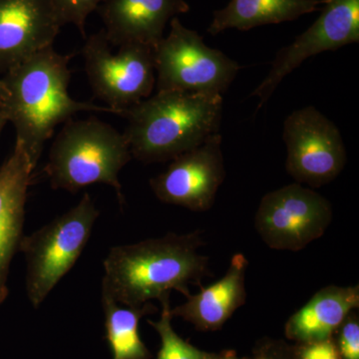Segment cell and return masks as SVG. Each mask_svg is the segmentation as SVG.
Wrapping results in <instances>:
<instances>
[{
    "mask_svg": "<svg viewBox=\"0 0 359 359\" xmlns=\"http://www.w3.org/2000/svg\"><path fill=\"white\" fill-rule=\"evenodd\" d=\"M202 231L169 233L137 244L113 247L104 259L102 297L128 308H141L164 299L171 290L188 297L191 285L211 276L209 257L200 248Z\"/></svg>",
    "mask_w": 359,
    "mask_h": 359,
    "instance_id": "obj_1",
    "label": "cell"
},
{
    "mask_svg": "<svg viewBox=\"0 0 359 359\" xmlns=\"http://www.w3.org/2000/svg\"><path fill=\"white\" fill-rule=\"evenodd\" d=\"M71 58L49 46L7 71L1 80L0 111L13 123L16 142L25 149L33 170L57 125L81 111L116 114L109 107L71 98Z\"/></svg>",
    "mask_w": 359,
    "mask_h": 359,
    "instance_id": "obj_2",
    "label": "cell"
},
{
    "mask_svg": "<svg viewBox=\"0 0 359 359\" xmlns=\"http://www.w3.org/2000/svg\"><path fill=\"white\" fill-rule=\"evenodd\" d=\"M223 96L157 91L122 111L132 157L144 164L172 161L218 134Z\"/></svg>",
    "mask_w": 359,
    "mask_h": 359,
    "instance_id": "obj_3",
    "label": "cell"
},
{
    "mask_svg": "<svg viewBox=\"0 0 359 359\" xmlns=\"http://www.w3.org/2000/svg\"><path fill=\"white\" fill-rule=\"evenodd\" d=\"M128 142L114 127L97 119L66 122L52 143L44 173L53 189L77 193L106 184L124 202L120 171L131 161Z\"/></svg>",
    "mask_w": 359,
    "mask_h": 359,
    "instance_id": "obj_4",
    "label": "cell"
},
{
    "mask_svg": "<svg viewBox=\"0 0 359 359\" xmlns=\"http://www.w3.org/2000/svg\"><path fill=\"white\" fill-rule=\"evenodd\" d=\"M99 210L89 194L75 207L21 240L26 262L25 285L33 308L39 309L81 256Z\"/></svg>",
    "mask_w": 359,
    "mask_h": 359,
    "instance_id": "obj_5",
    "label": "cell"
},
{
    "mask_svg": "<svg viewBox=\"0 0 359 359\" xmlns=\"http://www.w3.org/2000/svg\"><path fill=\"white\" fill-rule=\"evenodd\" d=\"M157 91H181L223 96L242 66L205 43L195 30L178 18L153 48Z\"/></svg>",
    "mask_w": 359,
    "mask_h": 359,
    "instance_id": "obj_6",
    "label": "cell"
},
{
    "mask_svg": "<svg viewBox=\"0 0 359 359\" xmlns=\"http://www.w3.org/2000/svg\"><path fill=\"white\" fill-rule=\"evenodd\" d=\"M85 40L81 53L92 91L116 115L151 96L156 85L152 47L123 44L112 53L103 29Z\"/></svg>",
    "mask_w": 359,
    "mask_h": 359,
    "instance_id": "obj_7",
    "label": "cell"
},
{
    "mask_svg": "<svg viewBox=\"0 0 359 359\" xmlns=\"http://www.w3.org/2000/svg\"><path fill=\"white\" fill-rule=\"evenodd\" d=\"M332 218V203L327 198L294 183L264 196L255 226L271 249L299 252L323 237Z\"/></svg>",
    "mask_w": 359,
    "mask_h": 359,
    "instance_id": "obj_8",
    "label": "cell"
},
{
    "mask_svg": "<svg viewBox=\"0 0 359 359\" xmlns=\"http://www.w3.org/2000/svg\"><path fill=\"white\" fill-rule=\"evenodd\" d=\"M283 139L287 151L285 169L301 185L320 188L346 167V149L339 128L313 106L287 116Z\"/></svg>",
    "mask_w": 359,
    "mask_h": 359,
    "instance_id": "obj_9",
    "label": "cell"
},
{
    "mask_svg": "<svg viewBox=\"0 0 359 359\" xmlns=\"http://www.w3.org/2000/svg\"><path fill=\"white\" fill-rule=\"evenodd\" d=\"M313 25L276 53L269 74L250 96L259 110L280 82L311 56L359 42V0H327Z\"/></svg>",
    "mask_w": 359,
    "mask_h": 359,
    "instance_id": "obj_10",
    "label": "cell"
},
{
    "mask_svg": "<svg viewBox=\"0 0 359 359\" xmlns=\"http://www.w3.org/2000/svg\"><path fill=\"white\" fill-rule=\"evenodd\" d=\"M222 135L215 134L199 147L171 161L164 172L150 180L158 200L194 212L211 209L226 178Z\"/></svg>",
    "mask_w": 359,
    "mask_h": 359,
    "instance_id": "obj_11",
    "label": "cell"
},
{
    "mask_svg": "<svg viewBox=\"0 0 359 359\" xmlns=\"http://www.w3.org/2000/svg\"><path fill=\"white\" fill-rule=\"evenodd\" d=\"M61 27L50 0H0V72L52 46Z\"/></svg>",
    "mask_w": 359,
    "mask_h": 359,
    "instance_id": "obj_12",
    "label": "cell"
},
{
    "mask_svg": "<svg viewBox=\"0 0 359 359\" xmlns=\"http://www.w3.org/2000/svg\"><path fill=\"white\" fill-rule=\"evenodd\" d=\"M189 11L186 0H104L100 6L103 32L117 47L140 43L154 48L168 23Z\"/></svg>",
    "mask_w": 359,
    "mask_h": 359,
    "instance_id": "obj_13",
    "label": "cell"
},
{
    "mask_svg": "<svg viewBox=\"0 0 359 359\" xmlns=\"http://www.w3.org/2000/svg\"><path fill=\"white\" fill-rule=\"evenodd\" d=\"M33 168L21 144L0 167V304L8 295L9 269L23 238L25 205Z\"/></svg>",
    "mask_w": 359,
    "mask_h": 359,
    "instance_id": "obj_14",
    "label": "cell"
},
{
    "mask_svg": "<svg viewBox=\"0 0 359 359\" xmlns=\"http://www.w3.org/2000/svg\"><path fill=\"white\" fill-rule=\"evenodd\" d=\"M249 261L244 254L233 255L223 278L200 292L187 297L181 306L171 309L173 318L192 323L201 332L221 330L247 301L245 273Z\"/></svg>",
    "mask_w": 359,
    "mask_h": 359,
    "instance_id": "obj_15",
    "label": "cell"
},
{
    "mask_svg": "<svg viewBox=\"0 0 359 359\" xmlns=\"http://www.w3.org/2000/svg\"><path fill=\"white\" fill-rule=\"evenodd\" d=\"M358 308V285L323 287L287 320L285 337L297 344L332 339L347 316Z\"/></svg>",
    "mask_w": 359,
    "mask_h": 359,
    "instance_id": "obj_16",
    "label": "cell"
},
{
    "mask_svg": "<svg viewBox=\"0 0 359 359\" xmlns=\"http://www.w3.org/2000/svg\"><path fill=\"white\" fill-rule=\"evenodd\" d=\"M327 0H231L212 13L207 32L212 35L238 29L248 32L257 26L294 21L320 11Z\"/></svg>",
    "mask_w": 359,
    "mask_h": 359,
    "instance_id": "obj_17",
    "label": "cell"
},
{
    "mask_svg": "<svg viewBox=\"0 0 359 359\" xmlns=\"http://www.w3.org/2000/svg\"><path fill=\"white\" fill-rule=\"evenodd\" d=\"M102 306L106 339L112 359L152 358V354L141 339L139 323L144 316L157 313L154 304L148 302L141 308L123 309L109 297H102Z\"/></svg>",
    "mask_w": 359,
    "mask_h": 359,
    "instance_id": "obj_18",
    "label": "cell"
},
{
    "mask_svg": "<svg viewBox=\"0 0 359 359\" xmlns=\"http://www.w3.org/2000/svg\"><path fill=\"white\" fill-rule=\"evenodd\" d=\"M162 313L158 321L148 320L149 325L155 328L160 335L161 347L157 359H221L226 353H207L192 346L190 342L180 337L172 327L171 304L170 295L161 299Z\"/></svg>",
    "mask_w": 359,
    "mask_h": 359,
    "instance_id": "obj_19",
    "label": "cell"
},
{
    "mask_svg": "<svg viewBox=\"0 0 359 359\" xmlns=\"http://www.w3.org/2000/svg\"><path fill=\"white\" fill-rule=\"evenodd\" d=\"M103 0H50L61 25L76 26L86 39L85 25L90 14L95 11Z\"/></svg>",
    "mask_w": 359,
    "mask_h": 359,
    "instance_id": "obj_20",
    "label": "cell"
},
{
    "mask_svg": "<svg viewBox=\"0 0 359 359\" xmlns=\"http://www.w3.org/2000/svg\"><path fill=\"white\" fill-rule=\"evenodd\" d=\"M332 339L340 359H359V318L355 311L335 330Z\"/></svg>",
    "mask_w": 359,
    "mask_h": 359,
    "instance_id": "obj_21",
    "label": "cell"
},
{
    "mask_svg": "<svg viewBox=\"0 0 359 359\" xmlns=\"http://www.w3.org/2000/svg\"><path fill=\"white\" fill-rule=\"evenodd\" d=\"M295 355L297 359H340L334 339L309 344H294Z\"/></svg>",
    "mask_w": 359,
    "mask_h": 359,
    "instance_id": "obj_22",
    "label": "cell"
},
{
    "mask_svg": "<svg viewBox=\"0 0 359 359\" xmlns=\"http://www.w3.org/2000/svg\"><path fill=\"white\" fill-rule=\"evenodd\" d=\"M256 359H297L294 344H289L283 340L264 339L257 344L254 349Z\"/></svg>",
    "mask_w": 359,
    "mask_h": 359,
    "instance_id": "obj_23",
    "label": "cell"
},
{
    "mask_svg": "<svg viewBox=\"0 0 359 359\" xmlns=\"http://www.w3.org/2000/svg\"><path fill=\"white\" fill-rule=\"evenodd\" d=\"M221 359H256V358H238L237 354L233 351H226V353Z\"/></svg>",
    "mask_w": 359,
    "mask_h": 359,
    "instance_id": "obj_24",
    "label": "cell"
},
{
    "mask_svg": "<svg viewBox=\"0 0 359 359\" xmlns=\"http://www.w3.org/2000/svg\"><path fill=\"white\" fill-rule=\"evenodd\" d=\"M6 123L7 119L6 116L2 114L1 111H0V134H1L2 129H4V127L6 126Z\"/></svg>",
    "mask_w": 359,
    "mask_h": 359,
    "instance_id": "obj_25",
    "label": "cell"
},
{
    "mask_svg": "<svg viewBox=\"0 0 359 359\" xmlns=\"http://www.w3.org/2000/svg\"><path fill=\"white\" fill-rule=\"evenodd\" d=\"M1 87H2V83H1V80H0V90H1Z\"/></svg>",
    "mask_w": 359,
    "mask_h": 359,
    "instance_id": "obj_26",
    "label": "cell"
}]
</instances>
